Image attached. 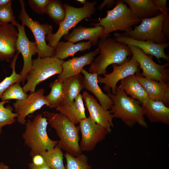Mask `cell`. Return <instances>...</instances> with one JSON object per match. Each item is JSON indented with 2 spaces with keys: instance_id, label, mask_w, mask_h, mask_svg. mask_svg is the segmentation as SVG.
Listing matches in <instances>:
<instances>
[{
  "instance_id": "cell-31",
  "label": "cell",
  "mask_w": 169,
  "mask_h": 169,
  "mask_svg": "<svg viewBox=\"0 0 169 169\" xmlns=\"http://www.w3.org/2000/svg\"><path fill=\"white\" fill-rule=\"evenodd\" d=\"M66 164L65 169H91V166L88 163L87 156L84 154L75 156L66 152L64 155Z\"/></svg>"
},
{
  "instance_id": "cell-29",
  "label": "cell",
  "mask_w": 169,
  "mask_h": 169,
  "mask_svg": "<svg viewBox=\"0 0 169 169\" xmlns=\"http://www.w3.org/2000/svg\"><path fill=\"white\" fill-rule=\"evenodd\" d=\"M41 155L51 169H65L63 162L64 154L62 149L58 145Z\"/></svg>"
},
{
  "instance_id": "cell-40",
  "label": "cell",
  "mask_w": 169,
  "mask_h": 169,
  "mask_svg": "<svg viewBox=\"0 0 169 169\" xmlns=\"http://www.w3.org/2000/svg\"><path fill=\"white\" fill-rule=\"evenodd\" d=\"M115 3L116 1L115 0H105L99 6L98 9L99 10L101 11L105 5L107 6V7L111 8L115 4Z\"/></svg>"
},
{
  "instance_id": "cell-5",
  "label": "cell",
  "mask_w": 169,
  "mask_h": 169,
  "mask_svg": "<svg viewBox=\"0 0 169 169\" xmlns=\"http://www.w3.org/2000/svg\"><path fill=\"white\" fill-rule=\"evenodd\" d=\"M115 6L107 11L106 16L99 19L97 23L92 25L101 26L104 30L100 38H106L110 33L118 30L127 32L133 29V26L140 23L141 20L135 17L122 0H116Z\"/></svg>"
},
{
  "instance_id": "cell-4",
  "label": "cell",
  "mask_w": 169,
  "mask_h": 169,
  "mask_svg": "<svg viewBox=\"0 0 169 169\" xmlns=\"http://www.w3.org/2000/svg\"><path fill=\"white\" fill-rule=\"evenodd\" d=\"M48 124L55 131L59 138L58 145L62 150L76 156L82 153L79 143V126H76L60 113L43 112Z\"/></svg>"
},
{
  "instance_id": "cell-37",
  "label": "cell",
  "mask_w": 169,
  "mask_h": 169,
  "mask_svg": "<svg viewBox=\"0 0 169 169\" xmlns=\"http://www.w3.org/2000/svg\"><path fill=\"white\" fill-rule=\"evenodd\" d=\"M152 3L155 9L164 15L167 14L169 10L166 6V0H152Z\"/></svg>"
},
{
  "instance_id": "cell-21",
  "label": "cell",
  "mask_w": 169,
  "mask_h": 169,
  "mask_svg": "<svg viewBox=\"0 0 169 169\" xmlns=\"http://www.w3.org/2000/svg\"><path fill=\"white\" fill-rule=\"evenodd\" d=\"M145 115L151 123L169 125V108L162 102L150 98L142 103Z\"/></svg>"
},
{
  "instance_id": "cell-43",
  "label": "cell",
  "mask_w": 169,
  "mask_h": 169,
  "mask_svg": "<svg viewBox=\"0 0 169 169\" xmlns=\"http://www.w3.org/2000/svg\"><path fill=\"white\" fill-rule=\"evenodd\" d=\"M0 169H9L8 166L3 162H0Z\"/></svg>"
},
{
  "instance_id": "cell-39",
  "label": "cell",
  "mask_w": 169,
  "mask_h": 169,
  "mask_svg": "<svg viewBox=\"0 0 169 169\" xmlns=\"http://www.w3.org/2000/svg\"><path fill=\"white\" fill-rule=\"evenodd\" d=\"M32 159V163L35 166H39L46 164L45 160L41 155H37L34 156Z\"/></svg>"
},
{
  "instance_id": "cell-36",
  "label": "cell",
  "mask_w": 169,
  "mask_h": 169,
  "mask_svg": "<svg viewBox=\"0 0 169 169\" xmlns=\"http://www.w3.org/2000/svg\"><path fill=\"white\" fill-rule=\"evenodd\" d=\"M50 0H29L28 3L31 9L40 14L45 13V8Z\"/></svg>"
},
{
  "instance_id": "cell-30",
  "label": "cell",
  "mask_w": 169,
  "mask_h": 169,
  "mask_svg": "<svg viewBox=\"0 0 169 169\" xmlns=\"http://www.w3.org/2000/svg\"><path fill=\"white\" fill-rule=\"evenodd\" d=\"M47 14L57 24H59L65 16V9L61 2L58 0H50L45 9Z\"/></svg>"
},
{
  "instance_id": "cell-24",
  "label": "cell",
  "mask_w": 169,
  "mask_h": 169,
  "mask_svg": "<svg viewBox=\"0 0 169 169\" xmlns=\"http://www.w3.org/2000/svg\"><path fill=\"white\" fill-rule=\"evenodd\" d=\"M127 4L133 15L141 21L155 17L160 13L154 7L152 0H122Z\"/></svg>"
},
{
  "instance_id": "cell-41",
  "label": "cell",
  "mask_w": 169,
  "mask_h": 169,
  "mask_svg": "<svg viewBox=\"0 0 169 169\" xmlns=\"http://www.w3.org/2000/svg\"><path fill=\"white\" fill-rule=\"evenodd\" d=\"M28 166L29 169H51L47 164L43 166H37L34 165L32 162L29 163Z\"/></svg>"
},
{
  "instance_id": "cell-10",
  "label": "cell",
  "mask_w": 169,
  "mask_h": 169,
  "mask_svg": "<svg viewBox=\"0 0 169 169\" xmlns=\"http://www.w3.org/2000/svg\"><path fill=\"white\" fill-rule=\"evenodd\" d=\"M132 55L139 64V68L142 70L140 74L143 77L158 82L168 83L169 69L167 68L169 64L163 65L155 63L152 58L144 53L139 48L136 46L128 45Z\"/></svg>"
},
{
  "instance_id": "cell-27",
  "label": "cell",
  "mask_w": 169,
  "mask_h": 169,
  "mask_svg": "<svg viewBox=\"0 0 169 169\" xmlns=\"http://www.w3.org/2000/svg\"><path fill=\"white\" fill-rule=\"evenodd\" d=\"M92 44L90 41L82 42L76 44L68 41H59L55 48L54 56L60 60L69 56L74 57L79 51L83 52L86 49H90Z\"/></svg>"
},
{
  "instance_id": "cell-42",
  "label": "cell",
  "mask_w": 169,
  "mask_h": 169,
  "mask_svg": "<svg viewBox=\"0 0 169 169\" xmlns=\"http://www.w3.org/2000/svg\"><path fill=\"white\" fill-rule=\"evenodd\" d=\"M12 2L11 0H0V7L7 4Z\"/></svg>"
},
{
  "instance_id": "cell-18",
  "label": "cell",
  "mask_w": 169,
  "mask_h": 169,
  "mask_svg": "<svg viewBox=\"0 0 169 169\" xmlns=\"http://www.w3.org/2000/svg\"><path fill=\"white\" fill-rule=\"evenodd\" d=\"M100 53V49L98 48L82 56L64 61L62 64V72L58 75V79L63 80L80 73L83 67L91 64L94 60V57Z\"/></svg>"
},
{
  "instance_id": "cell-3",
  "label": "cell",
  "mask_w": 169,
  "mask_h": 169,
  "mask_svg": "<svg viewBox=\"0 0 169 169\" xmlns=\"http://www.w3.org/2000/svg\"><path fill=\"white\" fill-rule=\"evenodd\" d=\"M48 124L47 119L41 114H37L32 120H27L25 124V130L22 137L24 144L30 149L32 158L53 148L59 143V141L53 140L48 136Z\"/></svg>"
},
{
  "instance_id": "cell-9",
  "label": "cell",
  "mask_w": 169,
  "mask_h": 169,
  "mask_svg": "<svg viewBox=\"0 0 169 169\" xmlns=\"http://www.w3.org/2000/svg\"><path fill=\"white\" fill-rule=\"evenodd\" d=\"M164 15H158L142 19L140 24L135 26L131 31L122 34L141 41H150L158 44L167 43V39L162 32Z\"/></svg>"
},
{
  "instance_id": "cell-13",
  "label": "cell",
  "mask_w": 169,
  "mask_h": 169,
  "mask_svg": "<svg viewBox=\"0 0 169 169\" xmlns=\"http://www.w3.org/2000/svg\"><path fill=\"white\" fill-rule=\"evenodd\" d=\"M18 35L16 44L17 51L21 53L23 59V66L19 73L21 76V82L23 84L27 75L32 65L33 55L37 54L38 49L36 42L30 41L28 38L25 31L24 26L17 22Z\"/></svg>"
},
{
  "instance_id": "cell-34",
  "label": "cell",
  "mask_w": 169,
  "mask_h": 169,
  "mask_svg": "<svg viewBox=\"0 0 169 169\" xmlns=\"http://www.w3.org/2000/svg\"><path fill=\"white\" fill-rule=\"evenodd\" d=\"M20 53L17 51L10 65L12 69V73L10 76L6 77L0 82V101L1 96L6 89L10 85L16 83L21 82V76L15 71V64L18 55Z\"/></svg>"
},
{
  "instance_id": "cell-22",
  "label": "cell",
  "mask_w": 169,
  "mask_h": 169,
  "mask_svg": "<svg viewBox=\"0 0 169 169\" xmlns=\"http://www.w3.org/2000/svg\"><path fill=\"white\" fill-rule=\"evenodd\" d=\"M103 30L104 28L101 26L90 28L79 26L64 37L65 40L74 43L83 40H89L92 45H95L98 44Z\"/></svg>"
},
{
  "instance_id": "cell-7",
  "label": "cell",
  "mask_w": 169,
  "mask_h": 169,
  "mask_svg": "<svg viewBox=\"0 0 169 169\" xmlns=\"http://www.w3.org/2000/svg\"><path fill=\"white\" fill-rule=\"evenodd\" d=\"M64 61L54 56L38 57L33 59L31 68L26 78L27 82L23 87L24 91L30 93L35 92L37 86L52 76L60 74Z\"/></svg>"
},
{
  "instance_id": "cell-33",
  "label": "cell",
  "mask_w": 169,
  "mask_h": 169,
  "mask_svg": "<svg viewBox=\"0 0 169 169\" xmlns=\"http://www.w3.org/2000/svg\"><path fill=\"white\" fill-rule=\"evenodd\" d=\"M8 101H0V134L2 132V127L14 123L16 120L15 118L18 115V114L13 112V109L11 105L4 106Z\"/></svg>"
},
{
  "instance_id": "cell-17",
  "label": "cell",
  "mask_w": 169,
  "mask_h": 169,
  "mask_svg": "<svg viewBox=\"0 0 169 169\" xmlns=\"http://www.w3.org/2000/svg\"><path fill=\"white\" fill-rule=\"evenodd\" d=\"M18 35L15 26L12 23L0 27V61H8L13 57L17 51Z\"/></svg>"
},
{
  "instance_id": "cell-12",
  "label": "cell",
  "mask_w": 169,
  "mask_h": 169,
  "mask_svg": "<svg viewBox=\"0 0 169 169\" xmlns=\"http://www.w3.org/2000/svg\"><path fill=\"white\" fill-rule=\"evenodd\" d=\"M79 123L81 134L79 145L82 152L92 151L109 134L104 127L96 123L90 116L82 120Z\"/></svg>"
},
{
  "instance_id": "cell-11",
  "label": "cell",
  "mask_w": 169,
  "mask_h": 169,
  "mask_svg": "<svg viewBox=\"0 0 169 169\" xmlns=\"http://www.w3.org/2000/svg\"><path fill=\"white\" fill-rule=\"evenodd\" d=\"M113 70L111 73L105 74L102 77H98V83L103 84L104 91L108 94L110 93L111 89L113 95L116 94V84L120 80L133 74L139 71V64L137 60L132 55L129 57L122 64L118 65L112 64Z\"/></svg>"
},
{
  "instance_id": "cell-44",
  "label": "cell",
  "mask_w": 169,
  "mask_h": 169,
  "mask_svg": "<svg viewBox=\"0 0 169 169\" xmlns=\"http://www.w3.org/2000/svg\"><path fill=\"white\" fill-rule=\"evenodd\" d=\"M77 2H80V3L83 4V5L85 4L87 1L85 0H77L76 1Z\"/></svg>"
},
{
  "instance_id": "cell-8",
  "label": "cell",
  "mask_w": 169,
  "mask_h": 169,
  "mask_svg": "<svg viewBox=\"0 0 169 169\" xmlns=\"http://www.w3.org/2000/svg\"><path fill=\"white\" fill-rule=\"evenodd\" d=\"M19 1L21 10L18 18L22 24L28 27L33 35L38 47V57L43 58L54 56L55 48L50 46L46 42V37L52 33V27L49 24H41L38 21L33 20L26 11L25 2L23 0Z\"/></svg>"
},
{
  "instance_id": "cell-6",
  "label": "cell",
  "mask_w": 169,
  "mask_h": 169,
  "mask_svg": "<svg viewBox=\"0 0 169 169\" xmlns=\"http://www.w3.org/2000/svg\"><path fill=\"white\" fill-rule=\"evenodd\" d=\"M96 1L90 2L87 1L83 7L76 8L64 3V6L65 12V16L64 20L59 24L57 31L54 33H51L46 37L48 42V45L55 48L61 38L69 33V31L82 20L90 18L95 12V6Z\"/></svg>"
},
{
  "instance_id": "cell-15",
  "label": "cell",
  "mask_w": 169,
  "mask_h": 169,
  "mask_svg": "<svg viewBox=\"0 0 169 169\" xmlns=\"http://www.w3.org/2000/svg\"><path fill=\"white\" fill-rule=\"evenodd\" d=\"M114 38L116 41L138 47L146 55L156 57L159 62L160 58L169 60V56L164 52V49L168 47L169 43L158 44L150 41L137 40L117 32L114 33Z\"/></svg>"
},
{
  "instance_id": "cell-1",
  "label": "cell",
  "mask_w": 169,
  "mask_h": 169,
  "mask_svg": "<svg viewBox=\"0 0 169 169\" xmlns=\"http://www.w3.org/2000/svg\"><path fill=\"white\" fill-rule=\"evenodd\" d=\"M100 49L99 55L91 64L88 71L98 75H104L106 69L110 65H120L132 54L128 45L116 41L110 37L100 38L98 43Z\"/></svg>"
},
{
  "instance_id": "cell-14",
  "label": "cell",
  "mask_w": 169,
  "mask_h": 169,
  "mask_svg": "<svg viewBox=\"0 0 169 169\" xmlns=\"http://www.w3.org/2000/svg\"><path fill=\"white\" fill-rule=\"evenodd\" d=\"M44 89H40L34 92L30 93L25 99L16 100L13 104L14 111L18 115L17 120L18 123L25 124L27 121L25 118L29 114L40 109L44 105L49 107L44 95Z\"/></svg>"
},
{
  "instance_id": "cell-19",
  "label": "cell",
  "mask_w": 169,
  "mask_h": 169,
  "mask_svg": "<svg viewBox=\"0 0 169 169\" xmlns=\"http://www.w3.org/2000/svg\"><path fill=\"white\" fill-rule=\"evenodd\" d=\"M135 75L150 99L161 102L166 106L169 107V83L146 78L142 76L139 71Z\"/></svg>"
},
{
  "instance_id": "cell-16",
  "label": "cell",
  "mask_w": 169,
  "mask_h": 169,
  "mask_svg": "<svg viewBox=\"0 0 169 169\" xmlns=\"http://www.w3.org/2000/svg\"><path fill=\"white\" fill-rule=\"evenodd\" d=\"M82 95L90 116L96 123L104 127L109 134L111 133L114 125L113 118L109 111L104 110L97 100L86 91H84Z\"/></svg>"
},
{
  "instance_id": "cell-23",
  "label": "cell",
  "mask_w": 169,
  "mask_h": 169,
  "mask_svg": "<svg viewBox=\"0 0 169 169\" xmlns=\"http://www.w3.org/2000/svg\"><path fill=\"white\" fill-rule=\"evenodd\" d=\"M118 87L123 90L126 95L142 103L150 99L135 74L120 80V84Z\"/></svg>"
},
{
  "instance_id": "cell-45",
  "label": "cell",
  "mask_w": 169,
  "mask_h": 169,
  "mask_svg": "<svg viewBox=\"0 0 169 169\" xmlns=\"http://www.w3.org/2000/svg\"><path fill=\"white\" fill-rule=\"evenodd\" d=\"M1 26V23H0V27Z\"/></svg>"
},
{
  "instance_id": "cell-38",
  "label": "cell",
  "mask_w": 169,
  "mask_h": 169,
  "mask_svg": "<svg viewBox=\"0 0 169 169\" xmlns=\"http://www.w3.org/2000/svg\"><path fill=\"white\" fill-rule=\"evenodd\" d=\"M162 32L167 39L169 38V14L164 15V19L163 23Z\"/></svg>"
},
{
  "instance_id": "cell-28",
  "label": "cell",
  "mask_w": 169,
  "mask_h": 169,
  "mask_svg": "<svg viewBox=\"0 0 169 169\" xmlns=\"http://www.w3.org/2000/svg\"><path fill=\"white\" fill-rule=\"evenodd\" d=\"M49 93L45 96L50 108H56L61 105L64 98L63 80L59 79L49 84Z\"/></svg>"
},
{
  "instance_id": "cell-25",
  "label": "cell",
  "mask_w": 169,
  "mask_h": 169,
  "mask_svg": "<svg viewBox=\"0 0 169 169\" xmlns=\"http://www.w3.org/2000/svg\"><path fill=\"white\" fill-rule=\"evenodd\" d=\"M80 73L63 80L64 98L60 105L70 106L84 89Z\"/></svg>"
},
{
  "instance_id": "cell-26",
  "label": "cell",
  "mask_w": 169,
  "mask_h": 169,
  "mask_svg": "<svg viewBox=\"0 0 169 169\" xmlns=\"http://www.w3.org/2000/svg\"><path fill=\"white\" fill-rule=\"evenodd\" d=\"M55 109L75 125L78 124L82 120L86 118L83 98L80 94L75 99L71 105H59Z\"/></svg>"
},
{
  "instance_id": "cell-20",
  "label": "cell",
  "mask_w": 169,
  "mask_h": 169,
  "mask_svg": "<svg viewBox=\"0 0 169 169\" xmlns=\"http://www.w3.org/2000/svg\"><path fill=\"white\" fill-rule=\"evenodd\" d=\"M81 73L84 75L83 79V88L91 92L96 97L104 110L107 111L110 110L113 102L109 95L105 94L98 85V75L96 73H90L84 68Z\"/></svg>"
},
{
  "instance_id": "cell-2",
  "label": "cell",
  "mask_w": 169,
  "mask_h": 169,
  "mask_svg": "<svg viewBox=\"0 0 169 169\" xmlns=\"http://www.w3.org/2000/svg\"><path fill=\"white\" fill-rule=\"evenodd\" d=\"M116 90L115 95L110 93L108 94L113 103L109 111L113 118L120 119L129 127L138 124L144 128H147L144 112L140 102L128 96L118 87Z\"/></svg>"
},
{
  "instance_id": "cell-32",
  "label": "cell",
  "mask_w": 169,
  "mask_h": 169,
  "mask_svg": "<svg viewBox=\"0 0 169 169\" xmlns=\"http://www.w3.org/2000/svg\"><path fill=\"white\" fill-rule=\"evenodd\" d=\"M29 95L26 93L23 88L17 82L9 86L3 93L1 98V101H6L10 100H23Z\"/></svg>"
},
{
  "instance_id": "cell-35",
  "label": "cell",
  "mask_w": 169,
  "mask_h": 169,
  "mask_svg": "<svg viewBox=\"0 0 169 169\" xmlns=\"http://www.w3.org/2000/svg\"><path fill=\"white\" fill-rule=\"evenodd\" d=\"M11 2L0 7V23L1 25L11 23L16 26L17 21L12 8Z\"/></svg>"
}]
</instances>
